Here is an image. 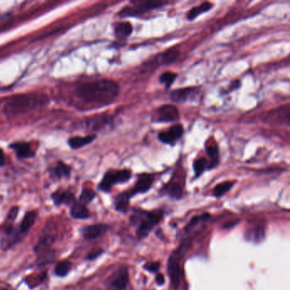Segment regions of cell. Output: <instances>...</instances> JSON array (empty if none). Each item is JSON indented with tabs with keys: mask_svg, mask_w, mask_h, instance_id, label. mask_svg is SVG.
<instances>
[{
	"mask_svg": "<svg viewBox=\"0 0 290 290\" xmlns=\"http://www.w3.org/2000/svg\"><path fill=\"white\" fill-rule=\"evenodd\" d=\"M205 152L209 156V170L215 169L220 163V151L217 143L208 140L205 144Z\"/></svg>",
	"mask_w": 290,
	"mask_h": 290,
	"instance_id": "16",
	"label": "cell"
},
{
	"mask_svg": "<svg viewBox=\"0 0 290 290\" xmlns=\"http://www.w3.org/2000/svg\"><path fill=\"white\" fill-rule=\"evenodd\" d=\"M156 283L158 285H163L164 284V277L162 274H158L156 277Z\"/></svg>",
	"mask_w": 290,
	"mask_h": 290,
	"instance_id": "41",
	"label": "cell"
},
{
	"mask_svg": "<svg viewBox=\"0 0 290 290\" xmlns=\"http://www.w3.org/2000/svg\"><path fill=\"white\" fill-rule=\"evenodd\" d=\"M46 277V273L44 274H40V275H38L36 277H30L29 279H28V283L27 284H29L31 287H36L38 286L39 284H41L42 283L43 280L45 279Z\"/></svg>",
	"mask_w": 290,
	"mask_h": 290,
	"instance_id": "37",
	"label": "cell"
},
{
	"mask_svg": "<svg viewBox=\"0 0 290 290\" xmlns=\"http://www.w3.org/2000/svg\"><path fill=\"white\" fill-rule=\"evenodd\" d=\"M52 199L56 205L70 204L74 201V196L72 193L67 191H58L56 193H53Z\"/></svg>",
	"mask_w": 290,
	"mask_h": 290,
	"instance_id": "23",
	"label": "cell"
},
{
	"mask_svg": "<svg viewBox=\"0 0 290 290\" xmlns=\"http://www.w3.org/2000/svg\"><path fill=\"white\" fill-rule=\"evenodd\" d=\"M154 181V176L152 174L143 173L140 174L137 177V180L134 184V187L129 192L128 195L130 198H132L137 194H143L151 189Z\"/></svg>",
	"mask_w": 290,
	"mask_h": 290,
	"instance_id": "13",
	"label": "cell"
},
{
	"mask_svg": "<svg viewBox=\"0 0 290 290\" xmlns=\"http://www.w3.org/2000/svg\"><path fill=\"white\" fill-rule=\"evenodd\" d=\"M50 175L56 179H62L70 176V168L63 163H58L50 170Z\"/></svg>",
	"mask_w": 290,
	"mask_h": 290,
	"instance_id": "27",
	"label": "cell"
},
{
	"mask_svg": "<svg viewBox=\"0 0 290 290\" xmlns=\"http://www.w3.org/2000/svg\"><path fill=\"white\" fill-rule=\"evenodd\" d=\"M119 94V85L110 79L88 82L77 89L78 97L86 104L108 105Z\"/></svg>",
	"mask_w": 290,
	"mask_h": 290,
	"instance_id": "1",
	"label": "cell"
},
{
	"mask_svg": "<svg viewBox=\"0 0 290 290\" xmlns=\"http://www.w3.org/2000/svg\"><path fill=\"white\" fill-rule=\"evenodd\" d=\"M49 99L42 93H28L10 98L3 107V113L7 116H17L43 108L49 103Z\"/></svg>",
	"mask_w": 290,
	"mask_h": 290,
	"instance_id": "2",
	"label": "cell"
},
{
	"mask_svg": "<svg viewBox=\"0 0 290 290\" xmlns=\"http://www.w3.org/2000/svg\"><path fill=\"white\" fill-rule=\"evenodd\" d=\"M160 193L170 197V199L179 200L182 198V187L179 183L170 180V182L165 184L163 188L160 190Z\"/></svg>",
	"mask_w": 290,
	"mask_h": 290,
	"instance_id": "17",
	"label": "cell"
},
{
	"mask_svg": "<svg viewBox=\"0 0 290 290\" xmlns=\"http://www.w3.org/2000/svg\"><path fill=\"white\" fill-rule=\"evenodd\" d=\"M213 3L210 2H203L199 4L198 6H194L187 12V20L190 22H193V20L198 18L203 13L208 12L209 10H212Z\"/></svg>",
	"mask_w": 290,
	"mask_h": 290,
	"instance_id": "22",
	"label": "cell"
},
{
	"mask_svg": "<svg viewBox=\"0 0 290 290\" xmlns=\"http://www.w3.org/2000/svg\"><path fill=\"white\" fill-rule=\"evenodd\" d=\"M265 228L262 225H257L252 228H248L245 232V238L247 241L260 244L265 239Z\"/></svg>",
	"mask_w": 290,
	"mask_h": 290,
	"instance_id": "18",
	"label": "cell"
},
{
	"mask_svg": "<svg viewBox=\"0 0 290 290\" xmlns=\"http://www.w3.org/2000/svg\"><path fill=\"white\" fill-rule=\"evenodd\" d=\"M22 236L24 235L20 231L14 230L13 226L10 228L4 229V234L0 243L1 248H3V250L10 249L22 239Z\"/></svg>",
	"mask_w": 290,
	"mask_h": 290,
	"instance_id": "14",
	"label": "cell"
},
{
	"mask_svg": "<svg viewBox=\"0 0 290 290\" xmlns=\"http://www.w3.org/2000/svg\"><path fill=\"white\" fill-rule=\"evenodd\" d=\"M130 282L129 269L127 267L123 266L113 272L111 277L108 279V287L112 290H125Z\"/></svg>",
	"mask_w": 290,
	"mask_h": 290,
	"instance_id": "10",
	"label": "cell"
},
{
	"mask_svg": "<svg viewBox=\"0 0 290 290\" xmlns=\"http://www.w3.org/2000/svg\"><path fill=\"white\" fill-rule=\"evenodd\" d=\"M179 112L176 106L165 104L156 108L152 117L154 123H170L179 120Z\"/></svg>",
	"mask_w": 290,
	"mask_h": 290,
	"instance_id": "9",
	"label": "cell"
},
{
	"mask_svg": "<svg viewBox=\"0 0 290 290\" xmlns=\"http://www.w3.org/2000/svg\"><path fill=\"white\" fill-rule=\"evenodd\" d=\"M234 185L235 181H230V180L220 183L217 186H215L213 190V196L215 198H222L225 195V193H228Z\"/></svg>",
	"mask_w": 290,
	"mask_h": 290,
	"instance_id": "29",
	"label": "cell"
},
{
	"mask_svg": "<svg viewBox=\"0 0 290 290\" xmlns=\"http://www.w3.org/2000/svg\"><path fill=\"white\" fill-rule=\"evenodd\" d=\"M109 230V226L106 224H96V225H87L82 229V235L85 239L92 240L99 238Z\"/></svg>",
	"mask_w": 290,
	"mask_h": 290,
	"instance_id": "15",
	"label": "cell"
},
{
	"mask_svg": "<svg viewBox=\"0 0 290 290\" xmlns=\"http://www.w3.org/2000/svg\"><path fill=\"white\" fill-rule=\"evenodd\" d=\"M130 199L131 198L127 193H121L117 196L115 200V207L117 211L126 212L130 203Z\"/></svg>",
	"mask_w": 290,
	"mask_h": 290,
	"instance_id": "30",
	"label": "cell"
},
{
	"mask_svg": "<svg viewBox=\"0 0 290 290\" xmlns=\"http://www.w3.org/2000/svg\"><path fill=\"white\" fill-rule=\"evenodd\" d=\"M114 123V119L112 116L107 114L95 115L93 117L86 118L82 122L81 128L86 131H102L107 130Z\"/></svg>",
	"mask_w": 290,
	"mask_h": 290,
	"instance_id": "8",
	"label": "cell"
},
{
	"mask_svg": "<svg viewBox=\"0 0 290 290\" xmlns=\"http://www.w3.org/2000/svg\"><path fill=\"white\" fill-rule=\"evenodd\" d=\"M159 268L160 264L157 262H148L144 266L145 270L150 271V272H156V271H158Z\"/></svg>",
	"mask_w": 290,
	"mask_h": 290,
	"instance_id": "38",
	"label": "cell"
},
{
	"mask_svg": "<svg viewBox=\"0 0 290 290\" xmlns=\"http://www.w3.org/2000/svg\"><path fill=\"white\" fill-rule=\"evenodd\" d=\"M133 33V26L131 22H118L114 26L115 37L119 40H124L131 36Z\"/></svg>",
	"mask_w": 290,
	"mask_h": 290,
	"instance_id": "19",
	"label": "cell"
},
{
	"mask_svg": "<svg viewBox=\"0 0 290 290\" xmlns=\"http://www.w3.org/2000/svg\"><path fill=\"white\" fill-rule=\"evenodd\" d=\"M102 253H103L102 250H97V251L92 252V253L89 254L88 260H89V261H93V260L96 259L98 256H100Z\"/></svg>",
	"mask_w": 290,
	"mask_h": 290,
	"instance_id": "40",
	"label": "cell"
},
{
	"mask_svg": "<svg viewBox=\"0 0 290 290\" xmlns=\"http://www.w3.org/2000/svg\"><path fill=\"white\" fill-rule=\"evenodd\" d=\"M71 215L73 218L84 220V219L89 217V211L85 207V205L79 202V203H75L72 205V209H71Z\"/></svg>",
	"mask_w": 290,
	"mask_h": 290,
	"instance_id": "28",
	"label": "cell"
},
{
	"mask_svg": "<svg viewBox=\"0 0 290 290\" xmlns=\"http://www.w3.org/2000/svg\"><path fill=\"white\" fill-rule=\"evenodd\" d=\"M236 224H237V222H232V223H228V224H226V225H225V226H224V227H225V228H229V227H232V225H236Z\"/></svg>",
	"mask_w": 290,
	"mask_h": 290,
	"instance_id": "43",
	"label": "cell"
},
{
	"mask_svg": "<svg viewBox=\"0 0 290 290\" xmlns=\"http://www.w3.org/2000/svg\"><path fill=\"white\" fill-rule=\"evenodd\" d=\"M37 212L35 211H30V212L26 213L23 218L22 222L20 225V232H22L23 235L26 234V232H28L30 229L33 227V225L35 224Z\"/></svg>",
	"mask_w": 290,
	"mask_h": 290,
	"instance_id": "24",
	"label": "cell"
},
{
	"mask_svg": "<svg viewBox=\"0 0 290 290\" xmlns=\"http://www.w3.org/2000/svg\"><path fill=\"white\" fill-rule=\"evenodd\" d=\"M11 147L17 152V154L20 157H30L33 155V151L27 143H15Z\"/></svg>",
	"mask_w": 290,
	"mask_h": 290,
	"instance_id": "31",
	"label": "cell"
},
{
	"mask_svg": "<svg viewBox=\"0 0 290 290\" xmlns=\"http://www.w3.org/2000/svg\"><path fill=\"white\" fill-rule=\"evenodd\" d=\"M179 56V51L175 48L167 49L158 56V61L161 65L170 66L176 63Z\"/></svg>",
	"mask_w": 290,
	"mask_h": 290,
	"instance_id": "21",
	"label": "cell"
},
{
	"mask_svg": "<svg viewBox=\"0 0 290 290\" xmlns=\"http://www.w3.org/2000/svg\"><path fill=\"white\" fill-rule=\"evenodd\" d=\"M163 218L162 212H147L142 210H138L131 216V224L136 226L137 238H147L155 225L159 223Z\"/></svg>",
	"mask_w": 290,
	"mask_h": 290,
	"instance_id": "3",
	"label": "cell"
},
{
	"mask_svg": "<svg viewBox=\"0 0 290 290\" xmlns=\"http://www.w3.org/2000/svg\"><path fill=\"white\" fill-rule=\"evenodd\" d=\"M57 237V228L54 222H48L43 229L37 245L34 247V251L39 254L43 252L48 251L54 245Z\"/></svg>",
	"mask_w": 290,
	"mask_h": 290,
	"instance_id": "7",
	"label": "cell"
},
{
	"mask_svg": "<svg viewBox=\"0 0 290 290\" xmlns=\"http://www.w3.org/2000/svg\"><path fill=\"white\" fill-rule=\"evenodd\" d=\"M241 82L239 80H233V81L230 84V86L228 87V92L234 91L237 90L238 89L241 87Z\"/></svg>",
	"mask_w": 290,
	"mask_h": 290,
	"instance_id": "39",
	"label": "cell"
},
{
	"mask_svg": "<svg viewBox=\"0 0 290 290\" xmlns=\"http://www.w3.org/2000/svg\"><path fill=\"white\" fill-rule=\"evenodd\" d=\"M132 173L130 170H109L105 174L103 178L101 179V182L98 186V188L105 192L108 193L110 192L112 186L117 184H123L128 182L131 179Z\"/></svg>",
	"mask_w": 290,
	"mask_h": 290,
	"instance_id": "5",
	"label": "cell"
},
{
	"mask_svg": "<svg viewBox=\"0 0 290 290\" xmlns=\"http://www.w3.org/2000/svg\"><path fill=\"white\" fill-rule=\"evenodd\" d=\"M95 135H88L85 137H72L69 139L68 144L72 149H78L81 147L87 146L89 144L91 143L93 140L95 139Z\"/></svg>",
	"mask_w": 290,
	"mask_h": 290,
	"instance_id": "26",
	"label": "cell"
},
{
	"mask_svg": "<svg viewBox=\"0 0 290 290\" xmlns=\"http://www.w3.org/2000/svg\"><path fill=\"white\" fill-rule=\"evenodd\" d=\"M186 249V246L183 245L179 248H177L176 250L173 251L172 254H170L169 261H168V269L167 271L170 276V281L172 287L175 290H177L179 286L180 283V266L179 262L182 258L184 251Z\"/></svg>",
	"mask_w": 290,
	"mask_h": 290,
	"instance_id": "6",
	"label": "cell"
},
{
	"mask_svg": "<svg viewBox=\"0 0 290 290\" xmlns=\"http://www.w3.org/2000/svg\"><path fill=\"white\" fill-rule=\"evenodd\" d=\"M177 78V74L172 72H165L160 75V84H163L165 86V88L169 89L173 85L174 83Z\"/></svg>",
	"mask_w": 290,
	"mask_h": 290,
	"instance_id": "32",
	"label": "cell"
},
{
	"mask_svg": "<svg viewBox=\"0 0 290 290\" xmlns=\"http://www.w3.org/2000/svg\"><path fill=\"white\" fill-rule=\"evenodd\" d=\"M193 170L195 174V178H199L205 172L206 170H209V160L206 157H199L193 162Z\"/></svg>",
	"mask_w": 290,
	"mask_h": 290,
	"instance_id": "25",
	"label": "cell"
},
{
	"mask_svg": "<svg viewBox=\"0 0 290 290\" xmlns=\"http://www.w3.org/2000/svg\"><path fill=\"white\" fill-rule=\"evenodd\" d=\"M199 95V89L197 87H186V88L177 89L170 93V97L171 101L176 104L186 103L187 101H194Z\"/></svg>",
	"mask_w": 290,
	"mask_h": 290,
	"instance_id": "12",
	"label": "cell"
},
{
	"mask_svg": "<svg viewBox=\"0 0 290 290\" xmlns=\"http://www.w3.org/2000/svg\"><path fill=\"white\" fill-rule=\"evenodd\" d=\"M54 258H55V252L51 251V250L43 252V253L39 254L37 264L39 265V267L45 266V265L50 263L54 260Z\"/></svg>",
	"mask_w": 290,
	"mask_h": 290,
	"instance_id": "33",
	"label": "cell"
},
{
	"mask_svg": "<svg viewBox=\"0 0 290 290\" xmlns=\"http://www.w3.org/2000/svg\"><path fill=\"white\" fill-rule=\"evenodd\" d=\"M71 269V263L67 261H60L56 265L55 273L58 277H65Z\"/></svg>",
	"mask_w": 290,
	"mask_h": 290,
	"instance_id": "34",
	"label": "cell"
},
{
	"mask_svg": "<svg viewBox=\"0 0 290 290\" xmlns=\"http://www.w3.org/2000/svg\"><path fill=\"white\" fill-rule=\"evenodd\" d=\"M4 162H5V156H4L3 150L0 149V166H3Z\"/></svg>",
	"mask_w": 290,
	"mask_h": 290,
	"instance_id": "42",
	"label": "cell"
},
{
	"mask_svg": "<svg viewBox=\"0 0 290 290\" xmlns=\"http://www.w3.org/2000/svg\"><path fill=\"white\" fill-rule=\"evenodd\" d=\"M18 211H19V209H18L17 207H13L12 209H10V212H9L8 216H7L4 229L12 227V224H13V222H15V220L17 219V215H18Z\"/></svg>",
	"mask_w": 290,
	"mask_h": 290,
	"instance_id": "36",
	"label": "cell"
},
{
	"mask_svg": "<svg viewBox=\"0 0 290 290\" xmlns=\"http://www.w3.org/2000/svg\"><path fill=\"white\" fill-rule=\"evenodd\" d=\"M95 198V193L94 191L89 188H85V190H83L80 198H79V201L80 203L82 204H88L89 202H91L93 199Z\"/></svg>",
	"mask_w": 290,
	"mask_h": 290,
	"instance_id": "35",
	"label": "cell"
},
{
	"mask_svg": "<svg viewBox=\"0 0 290 290\" xmlns=\"http://www.w3.org/2000/svg\"><path fill=\"white\" fill-rule=\"evenodd\" d=\"M209 214H203V215H197V216H194V217L187 223V225L184 227V230H183L182 232L183 236L186 237V236H188L190 233L194 232L199 225H201L203 222H207V221L209 220Z\"/></svg>",
	"mask_w": 290,
	"mask_h": 290,
	"instance_id": "20",
	"label": "cell"
},
{
	"mask_svg": "<svg viewBox=\"0 0 290 290\" xmlns=\"http://www.w3.org/2000/svg\"><path fill=\"white\" fill-rule=\"evenodd\" d=\"M184 134V127L182 124H175L169 128L167 131L160 132L157 138L162 143L170 146H175L176 142H178Z\"/></svg>",
	"mask_w": 290,
	"mask_h": 290,
	"instance_id": "11",
	"label": "cell"
},
{
	"mask_svg": "<svg viewBox=\"0 0 290 290\" xmlns=\"http://www.w3.org/2000/svg\"></svg>",
	"mask_w": 290,
	"mask_h": 290,
	"instance_id": "44",
	"label": "cell"
},
{
	"mask_svg": "<svg viewBox=\"0 0 290 290\" xmlns=\"http://www.w3.org/2000/svg\"><path fill=\"white\" fill-rule=\"evenodd\" d=\"M167 1H131V6H124L118 12L121 18L138 17L152 10H157L168 4Z\"/></svg>",
	"mask_w": 290,
	"mask_h": 290,
	"instance_id": "4",
	"label": "cell"
}]
</instances>
